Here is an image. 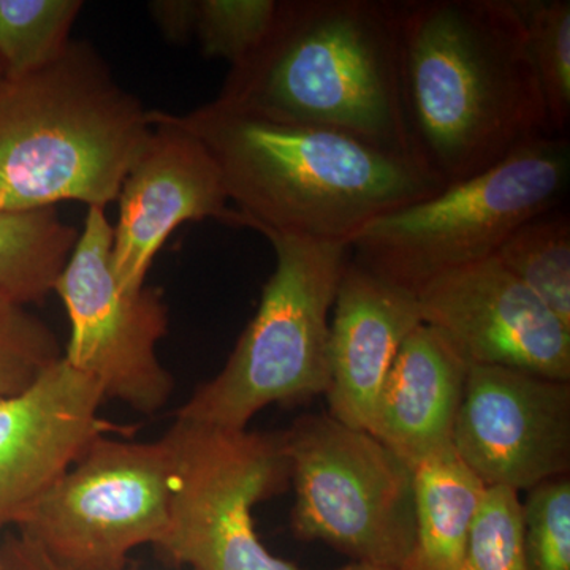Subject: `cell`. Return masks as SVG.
<instances>
[{
	"mask_svg": "<svg viewBox=\"0 0 570 570\" xmlns=\"http://www.w3.org/2000/svg\"><path fill=\"white\" fill-rule=\"evenodd\" d=\"M412 163L445 189L551 135L512 0H397Z\"/></svg>",
	"mask_w": 570,
	"mask_h": 570,
	"instance_id": "1",
	"label": "cell"
},
{
	"mask_svg": "<svg viewBox=\"0 0 570 570\" xmlns=\"http://www.w3.org/2000/svg\"><path fill=\"white\" fill-rule=\"evenodd\" d=\"M213 102L261 121L343 134L414 165L397 0H279L265 40L230 67Z\"/></svg>",
	"mask_w": 570,
	"mask_h": 570,
	"instance_id": "2",
	"label": "cell"
},
{
	"mask_svg": "<svg viewBox=\"0 0 570 570\" xmlns=\"http://www.w3.org/2000/svg\"><path fill=\"white\" fill-rule=\"evenodd\" d=\"M171 118L208 148L242 227L261 235L351 246L377 217L442 190L406 160L332 130L261 121L214 102Z\"/></svg>",
	"mask_w": 570,
	"mask_h": 570,
	"instance_id": "3",
	"label": "cell"
},
{
	"mask_svg": "<svg viewBox=\"0 0 570 570\" xmlns=\"http://www.w3.org/2000/svg\"><path fill=\"white\" fill-rule=\"evenodd\" d=\"M151 134L149 111L99 52L70 41L50 66L0 88V212L67 200L105 209Z\"/></svg>",
	"mask_w": 570,
	"mask_h": 570,
	"instance_id": "4",
	"label": "cell"
},
{
	"mask_svg": "<svg viewBox=\"0 0 570 570\" xmlns=\"http://www.w3.org/2000/svg\"><path fill=\"white\" fill-rule=\"evenodd\" d=\"M569 179L568 135H543L483 174L377 217L352 242V261L417 295L489 261L521 224L562 206Z\"/></svg>",
	"mask_w": 570,
	"mask_h": 570,
	"instance_id": "5",
	"label": "cell"
},
{
	"mask_svg": "<svg viewBox=\"0 0 570 570\" xmlns=\"http://www.w3.org/2000/svg\"><path fill=\"white\" fill-rule=\"evenodd\" d=\"M276 268L253 321L219 373L195 390L176 419L247 430L272 404H298L330 387V313L351 246L279 234Z\"/></svg>",
	"mask_w": 570,
	"mask_h": 570,
	"instance_id": "6",
	"label": "cell"
},
{
	"mask_svg": "<svg viewBox=\"0 0 570 570\" xmlns=\"http://www.w3.org/2000/svg\"><path fill=\"white\" fill-rule=\"evenodd\" d=\"M281 441L295 490L296 538L324 542L356 564L400 569L414 542V468L330 414L296 419Z\"/></svg>",
	"mask_w": 570,
	"mask_h": 570,
	"instance_id": "7",
	"label": "cell"
},
{
	"mask_svg": "<svg viewBox=\"0 0 570 570\" xmlns=\"http://www.w3.org/2000/svg\"><path fill=\"white\" fill-rule=\"evenodd\" d=\"M171 501L160 557L193 570H306L266 550L253 509L291 487L281 433L225 430L176 419ZM343 570V569H340Z\"/></svg>",
	"mask_w": 570,
	"mask_h": 570,
	"instance_id": "8",
	"label": "cell"
},
{
	"mask_svg": "<svg viewBox=\"0 0 570 570\" xmlns=\"http://www.w3.org/2000/svg\"><path fill=\"white\" fill-rule=\"evenodd\" d=\"M171 453L159 441L99 438L14 524L61 570H126L130 551L163 543Z\"/></svg>",
	"mask_w": 570,
	"mask_h": 570,
	"instance_id": "9",
	"label": "cell"
},
{
	"mask_svg": "<svg viewBox=\"0 0 570 570\" xmlns=\"http://www.w3.org/2000/svg\"><path fill=\"white\" fill-rule=\"evenodd\" d=\"M56 294L66 306L70 340L63 358L94 379L108 400L145 415L167 406L175 382L157 346L168 307L157 288L122 291L112 268V227L104 208H89Z\"/></svg>",
	"mask_w": 570,
	"mask_h": 570,
	"instance_id": "10",
	"label": "cell"
},
{
	"mask_svg": "<svg viewBox=\"0 0 570 570\" xmlns=\"http://www.w3.org/2000/svg\"><path fill=\"white\" fill-rule=\"evenodd\" d=\"M453 450L487 489L570 475V381L471 365Z\"/></svg>",
	"mask_w": 570,
	"mask_h": 570,
	"instance_id": "11",
	"label": "cell"
},
{
	"mask_svg": "<svg viewBox=\"0 0 570 570\" xmlns=\"http://www.w3.org/2000/svg\"><path fill=\"white\" fill-rule=\"evenodd\" d=\"M417 298L423 324L469 365L570 381V326L493 257L431 281Z\"/></svg>",
	"mask_w": 570,
	"mask_h": 570,
	"instance_id": "12",
	"label": "cell"
},
{
	"mask_svg": "<svg viewBox=\"0 0 570 570\" xmlns=\"http://www.w3.org/2000/svg\"><path fill=\"white\" fill-rule=\"evenodd\" d=\"M153 134L118 195L112 268L122 291L140 292L157 253L179 225L214 219L242 227V217L208 148L170 112L149 111Z\"/></svg>",
	"mask_w": 570,
	"mask_h": 570,
	"instance_id": "13",
	"label": "cell"
},
{
	"mask_svg": "<svg viewBox=\"0 0 570 570\" xmlns=\"http://www.w3.org/2000/svg\"><path fill=\"white\" fill-rule=\"evenodd\" d=\"M105 401L100 385L63 356L31 387L0 400V534L97 439L129 433L100 417Z\"/></svg>",
	"mask_w": 570,
	"mask_h": 570,
	"instance_id": "14",
	"label": "cell"
},
{
	"mask_svg": "<svg viewBox=\"0 0 570 570\" xmlns=\"http://www.w3.org/2000/svg\"><path fill=\"white\" fill-rule=\"evenodd\" d=\"M332 311L328 414L367 431L397 352L423 324L419 298L351 257Z\"/></svg>",
	"mask_w": 570,
	"mask_h": 570,
	"instance_id": "15",
	"label": "cell"
},
{
	"mask_svg": "<svg viewBox=\"0 0 570 570\" xmlns=\"http://www.w3.org/2000/svg\"><path fill=\"white\" fill-rule=\"evenodd\" d=\"M469 366L438 328L419 325L397 352L367 433L412 468L452 449Z\"/></svg>",
	"mask_w": 570,
	"mask_h": 570,
	"instance_id": "16",
	"label": "cell"
},
{
	"mask_svg": "<svg viewBox=\"0 0 570 570\" xmlns=\"http://www.w3.org/2000/svg\"><path fill=\"white\" fill-rule=\"evenodd\" d=\"M415 532L397 570H460L487 487L449 449L414 466Z\"/></svg>",
	"mask_w": 570,
	"mask_h": 570,
	"instance_id": "17",
	"label": "cell"
},
{
	"mask_svg": "<svg viewBox=\"0 0 570 570\" xmlns=\"http://www.w3.org/2000/svg\"><path fill=\"white\" fill-rule=\"evenodd\" d=\"M80 232L55 208L0 212V292L39 303L55 291Z\"/></svg>",
	"mask_w": 570,
	"mask_h": 570,
	"instance_id": "18",
	"label": "cell"
},
{
	"mask_svg": "<svg viewBox=\"0 0 570 570\" xmlns=\"http://www.w3.org/2000/svg\"><path fill=\"white\" fill-rule=\"evenodd\" d=\"M502 268L570 326V214L550 209L521 224L493 255Z\"/></svg>",
	"mask_w": 570,
	"mask_h": 570,
	"instance_id": "19",
	"label": "cell"
},
{
	"mask_svg": "<svg viewBox=\"0 0 570 570\" xmlns=\"http://www.w3.org/2000/svg\"><path fill=\"white\" fill-rule=\"evenodd\" d=\"M82 6L80 0H0V69L6 80L61 58Z\"/></svg>",
	"mask_w": 570,
	"mask_h": 570,
	"instance_id": "20",
	"label": "cell"
},
{
	"mask_svg": "<svg viewBox=\"0 0 570 570\" xmlns=\"http://www.w3.org/2000/svg\"><path fill=\"white\" fill-rule=\"evenodd\" d=\"M527 32L531 61L546 104L551 135H568L570 122V2L512 0Z\"/></svg>",
	"mask_w": 570,
	"mask_h": 570,
	"instance_id": "21",
	"label": "cell"
},
{
	"mask_svg": "<svg viewBox=\"0 0 570 570\" xmlns=\"http://www.w3.org/2000/svg\"><path fill=\"white\" fill-rule=\"evenodd\" d=\"M62 358L50 326L0 292V400L24 392Z\"/></svg>",
	"mask_w": 570,
	"mask_h": 570,
	"instance_id": "22",
	"label": "cell"
},
{
	"mask_svg": "<svg viewBox=\"0 0 570 570\" xmlns=\"http://www.w3.org/2000/svg\"><path fill=\"white\" fill-rule=\"evenodd\" d=\"M279 0H197L195 32L205 58L230 67L253 55L275 21Z\"/></svg>",
	"mask_w": 570,
	"mask_h": 570,
	"instance_id": "23",
	"label": "cell"
},
{
	"mask_svg": "<svg viewBox=\"0 0 570 570\" xmlns=\"http://www.w3.org/2000/svg\"><path fill=\"white\" fill-rule=\"evenodd\" d=\"M460 570H530L517 491L485 490Z\"/></svg>",
	"mask_w": 570,
	"mask_h": 570,
	"instance_id": "24",
	"label": "cell"
},
{
	"mask_svg": "<svg viewBox=\"0 0 570 570\" xmlns=\"http://www.w3.org/2000/svg\"><path fill=\"white\" fill-rule=\"evenodd\" d=\"M521 502L530 570H570V475L547 480Z\"/></svg>",
	"mask_w": 570,
	"mask_h": 570,
	"instance_id": "25",
	"label": "cell"
},
{
	"mask_svg": "<svg viewBox=\"0 0 570 570\" xmlns=\"http://www.w3.org/2000/svg\"><path fill=\"white\" fill-rule=\"evenodd\" d=\"M149 11L160 32L171 41H186L194 36L197 0H157Z\"/></svg>",
	"mask_w": 570,
	"mask_h": 570,
	"instance_id": "26",
	"label": "cell"
},
{
	"mask_svg": "<svg viewBox=\"0 0 570 570\" xmlns=\"http://www.w3.org/2000/svg\"><path fill=\"white\" fill-rule=\"evenodd\" d=\"M3 564L7 570H61L45 557L39 547L21 534H7L0 540Z\"/></svg>",
	"mask_w": 570,
	"mask_h": 570,
	"instance_id": "27",
	"label": "cell"
},
{
	"mask_svg": "<svg viewBox=\"0 0 570 570\" xmlns=\"http://www.w3.org/2000/svg\"><path fill=\"white\" fill-rule=\"evenodd\" d=\"M343 570H387V569L374 568V566L356 564V562H351V564L346 566V568H343Z\"/></svg>",
	"mask_w": 570,
	"mask_h": 570,
	"instance_id": "28",
	"label": "cell"
},
{
	"mask_svg": "<svg viewBox=\"0 0 570 570\" xmlns=\"http://www.w3.org/2000/svg\"><path fill=\"white\" fill-rule=\"evenodd\" d=\"M0 570H7L6 564H3L2 549H0Z\"/></svg>",
	"mask_w": 570,
	"mask_h": 570,
	"instance_id": "29",
	"label": "cell"
},
{
	"mask_svg": "<svg viewBox=\"0 0 570 570\" xmlns=\"http://www.w3.org/2000/svg\"><path fill=\"white\" fill-rule=\"evenodd\" d=\"M3 81H6V77H3V71L0 69V88H2Z\"/></svg>",
	"mask_w": 570,
	"mask_h": 570,
	"instance_id": "30",
	"label": "cell"
}]
</instances>
